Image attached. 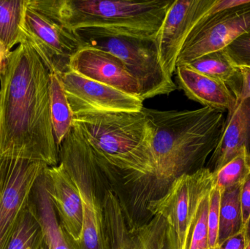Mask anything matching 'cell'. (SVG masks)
<instances>
[{
    "mask_svg": "<svg viewBox=\"0 0 250 249\" xmlns=\"http://www.w3.org/2000/svg\"><path fill=\"white\" fill-rule=\"evenodd\" d=\"M152 134L154 171L141 188L148 196L166 194L173 181L205 168L226 127L224 111L203 107L196 110L159 111L144 107ZM143 186V185H142Z\"/></svg>",
    "mask_w": 250,
    "mask_h": 249,
    "instance_id": "2",
    "label": "cell"
},
{
    "mask_svg": "<svg viewBox=\"0 0 250 249\" xmlns=\"http://www.w3.org/2000/svg\"><path fill=\"white\" fill-rule=\"evenodd\" d=\"M10 54L7 52L5 48H4V46L0 42V73L2 71L4 64H5L6 59H7V57H8Z\"/></svg>",
    "mask_w": 250,
    "mask_h": 249,
    "instance_id": "33",
    "label": "cell"
},
{
    "mask_svg": "<svg viewBox=\"0 0 250 249\" xmlns=\"http://www.w3.org/2000/svg\"><path fill=\"white\" fill-rule=\"evenodd\" d=\"M73 115L91 113L141 112L144 101L68 70L59 75Z\"/></svg>",
    "mask_w": 250,
    "mask_h": 249,
    "instance_id": "11",
    "label": "cell"
},
{
    "mask_svg": "<svg viewBox=\"0 0 250 249\" xmlns=\"http://www.w3.org/2000/svg\"><path fill=\"white\" fill-rule=\"evenodd\" d=\"M221 191L213 186L209 192V207L208 213V245L210 249L217 247L220 222V204Z\"/></svg>",
    "mask_w": 250,
    "mask_h": 249,
    "instance_id": "27",
    "label": "cell"
},
{
    "mask_svg": "<svg viewBox=\"0 0 250 249\" xmlns=\"http://www.w3.org/2000/svg\"><path fill=\"white\" fill-rule=\"evenodd\" d=\"M240 200L245 228L250 216V172L241 184Z\"/></svg>",
    "mask_w": 250,
    "mask_h": 249,
    "instance_id": "29",
    "label": "cell"
},
{
    "mask_svg": "<svg viewBox=\"0 0 250 249\" xmlns=\"http://www.w3.org/2000/svg\"><path fill=\"white\" fill-rule=\"evenodd\" d=\"M250 172V157L246 149L217 172L213 173L214 186L220 191L241 185Z\"/></svg>",
    "mask_w": 250,
    "mask_h": 249,
    "instance_id": "24",
    "label": "cell"
},
{
    "mask_svg": "<svg viewBox=\"0 0 250 249\" xmlns=\"http://www.w3.org/2000/svg\"><path fill=\"white\" fill-rule=\"evenodd\" d=\"M244 231H245V236H246L247 241L248 243L250 239V216L245 228H244Z\"/></svg>",
    "mask_w": 250,
    "mask_h": 249,
    "instance_id": "34",
    "label": "cell"
},
{
    "mask_svg": "<svg viewBox=\"0 0 250 249\" xmlns=\"http://www.w3.org/2000/svg\"><path fill=\"white\" fill-rule=\"evenodd\" d=\"M246 249H250V241H248V245H247Z\"/></svg>",
    "mask_w": 250,
    "mask_h": 249,
    "instance_id": "37",
    "label": "cell"
},
{
    "mask_svg": "<svg viewBox=\"0 0 250 249\" xmlns=\"http://www.w3.org/2000/svg\"><path fill=\"white\" fill-rule=\"evenodd\" d=\"M59 165L50 108V72L29 44L14 48L0 73V161Z\"/></svg>",
    "mask_w": 250,
    "mask_h": 249,
    "instance_id": "1",
    "label": "cell"
},
{
    "mask_svg": "<svg viewBox=\"0 0 250 249\" xmlns=\"http://www.w3.org/2000/svg\"><path fill=\"white\" fill-rule=\"evenodd\" d=\"M39 249H50L49 246L48 245V244H47L46 241H44L43 244L41 245V247H40Z\"/></svg>",
    "mask_w": 250,
    "mask_h": 249,
    "instance_id": "35",
    "label": "cell"
},
{
    "mask_svg": "<svg viewBox=\"0 0 250 249\" xmlns=\"http://www.w3.org/2000/svg\"><path fill=\"white\" fill-rule=\"evenodd\" d=\"M45 164L23 159H2L0 194V249H7L18 220L27 206L31 192L42 175Z\"/></svg>",
    "mask_w": 250,
    "mask_h": 249,
    "instance_id": "10",
    "label": "cell"
},
{
    "mask_svg": "<svg viewBox=\"0 0 250 249\" xmlns=\"http://www.w3.org/2000/svg\"><path fill=\"white\" fill-rule=\"evenodd\" d=\"M215 0H174L156 38L162 65L173 77L179 53L192 29L204 18L214 13Z\"/></svg>",
    "mask_w": 250,
    "mask_h": 249,
    "instance_id": "12",
    "label": "cell"
},
{
    "mask_svg": "<svg viewBox=\"0 0 250 249\" xmlns=\"http://www.w3.org/2000/svg\"><path fill=\"white\" fill-rule=\"evenodd\" d=\"M213 186V173L204 168L179 177L164 195L147 204V209L153 216H161L172 228L177 249H188L189 232L198 206Z\"/></svg>",
    "mask_w": 250,
    "mask_h": 249,
    "instance_id": "7",
    "label": "cell"
},
{
    "mask_svg": "<svg viewBox=\"0 0 250 249\" xmlns=\"http://www.w3.org/2000/svg\"><path fill=\"white\" fill-rule=\"evenodd\" d=\"M82 47H92L119 58L138 82L143 101L174 92L177 86L165 71L155 39L125 36H104L78 33Z\"/></svg>",
    "mask_w": 250,
    "mask_h": 249,
    "instance_id": "6",
    "label": "cell"
},
{
    "mask_svg": "<svg viewBox=\"0 0 250 249\" xmlns=\"http://www.w3.org/2000/svg\"><path fill=\"white\" fill-rule=\"evenodd\" d=\"M44 241L42 227L27 204L19 216L6 249H39Z\"/></svg>",
    "mask_w": 250,
    "mask_h": 249,
    "instance_id": "23",
    "label": "cell"
},
{
    "mask_svg": "<svg viewBox=\"0 0 250 249\" xmlns=\"http://www.w3.org/2000/svg\"><path fill=\"white\" fill-rule=\"evenodd\" d=\"M247 245L245 231L242 230L217 245L214 249H246Z\"/></svg>",
    "mask_w": 250,
    "mask_h": 249,
    "instance_id": "30",
    "label": "cell"
},
{
    "mask_svg": "<svg viewBox=\"0 0 250 249\" xmlns=\"http://www.w3.org/2000/svg\"><path fill=\"white\" fill-rule=\"evenodd\" d=\"M50 108L54 138L60 146L73 127V114L60 76L50 73Z\"/></svg>",
    "mask_w": 250,
    "mask_h": 249,
    "instance_id": "21",
    "label": "cell"
},
{
    "mask_svg": "<svg viewBox=\"0 0 250 249\" xmlns=\"http://www.w3.org/2000/svg\"><path fill=\"white\" fill-rule=\"evenodd\" d=\"M185 64L201 74L226 83L237 99L242 76L239 67L230 59L226 49L206 54Z\"/></svg>",
    "mask_w": 250,
    "mask_h": 249,
    "instance_id": "19",
    "label": "cell"
},
{
    "mask_svg": "<svg viewBox=\"0 0 250 249\" xmlns=\"http://www.w3.org/2000/svg\"><path fill=\"white\" fill-rule=\"evenodd\" d=\"M43 172L32 188L28 206L39 221L50 249H79L76 241L67 235L60 225L47 192Z\"/></svg>",
    "mask_w": 250,
    "mask_h": 249,
    "instance_id": "17",
    "label": "cell"
},
{
    "mask_svg": "<svg viewBox=\"0 0 250 249\" xmlns=\"http://www.w3.org/2000/svg\"><path fill=\"white\" fill-rule=\"evenodd\" d=\"M174 0H27V5L73 32L156 39Z\"/></svg>",
    "mask_w": 250,
    "mask_h": 249,
    "instance_id": "3",
    "label": "cell"
},
{
    "mask_svg": "<svg viewBox=\"0 0 250 249\" xmlns=\"http://www.w3.org/2000/svg\"><path fill=\"white\" fill-rule=\"evenodd\" d=\"M240 194L241 185L221 191L217 246L244 230Z\"/></svg>",
    "mask_w": 250,
    "mask_h": 249,
    "instance_id": "22",
    "label": "cell"
},
{
    "mask_svg": "<svg viewBox=\"0 0 250 249\" xmlns=\"http://www.w3.org/2000/svg\"><path fill=\"white\" fill-rule=\"evenodd\" d=\"M246 149L250 157V99L236 104L228 114L226 127L207 167L212 173Z\"/></svg>",
    "mask_w": 250,
    "mask_h": 249,
    "instance_id": "16",
    "label": "cell"
},
{
    "mask_svg": "<svg viewBox=\"0 0 250 249\" xmlns=\"http://www.w3.org/2000/svg\"><path fill=\"white\" fill-rule=\"evenodd\" d=\"M209 193L201 200L189 232L188 249H209L208 213Z\"/></svg>",
    "mask_w": 250,
    "mask_h": 249,
    "instance_id": "26",
    "label": "cell"
},
{
    "mask_svg": "<svg viewBox=\"0 0 250 249\" xmlns=\"http://www.w3.org/2000/svg\"><path fill=\"white\" fill-rule=\"evenodd\" d=\"M69 70L140 98L138 82L117 57L106 51L82 47L70 59Z\"/></svg>",
    "mask_w": 250,
    "mask_h": 249,
    "instance_id": "13",
    "label": "cell"
},
{
    "mask_svg": "<svg viewBox=\"0 0 250 249\" xmlns=\"http://www.w3.org/2000/svg\"><path fill=\"white\" fill-rule=\"evenodd\" d=\"M47 192L57 212L59 221L67 235L78 242L83 230V206L80 194L64 168L47 167L44 171Z\"/></svg>",
    "mask_w": 250,
    "mask_h": 249,
    "instance_id": "14",
    "label": "cell"
},
{
    "mask_svg": "<svg viewBox=\"0 0 250 249\" xmlns=\"http://www.w3.org/2000/svg\"><path fill=\"white\" fill-rule=\"evenodd\" d=\"M114 190L108 188L103 201V249H132L133 229L127 225L128 215Z\"/></svg>",
    "mask_w": 250,
    "mask_h": 249,
    "instance_id": "18",
    "label": "cell"
},
{
    "mask_svg": "<svg viewBox=\"0 0 250 249\" xmlns=\"http://www.w3.org/2000/svg\"><path fill=\"white\" fill-rule=\"evenodd\" d=\"M174 74L178 86L191 100L204 107L228 111L229 114L234 110L236 97L223 82L201 74L185 64L176 66Z\"/></svg>",
    "mask_w": 250,
    "mask_h": 249,
    "instance_id": "15",
    "label": "cell"
},
{
    "mask_svg": "<svg viewBox=\"0 0 250 249\" xmlns=\"http://www.w3.org/2000/svg\"><path fill=\"white\" fill-rule=\"evenodd\" d=\"M250 34V0L247 4L208 15L192 29L185 41L176 66L227 48Z\"/></svg>",
    "mask_w": 250,
    "mask_h": 249,
    "instance_id": "8",
    "label": "cell"
},
{
    "mask_svg": "<svg viewBox=\"0 0 250 249\" xmlns=\"http://www.w3.org/2000/svg\"></svg>",
    "mask_w": 250,
    "mask_h": 249,
    "instance_id": "38",
    "label": "cell"
},
{
    "mask_svg": "<svg viewBox=\"0 0 250 249\" xmlns=\"http://www.w3.org/2000/svg\"><path fill=\"white\" fill-rule=\"evenodd\" d=\"M225 49L236 67H250V34L238 38Z\"/></svg>",
    "mask_w": 250,
    "mask_h": 249,
    "instance_id": "28",
    "label": "cell"
},
{
    "mask_svg": "<svg viewBox=\"0 0 250 249\" xmlns=\"http://www.w3.org/2000/svg\"><path fill=\"white\" fill-rule=\"evenodd\" d=\"M167 230L166 219L154 216L148 223L134 228L132 249H160Z\"/></svg>",
    "mask_w": 250,
    "mask_h": 249,
    "instance_id": "25",
    "label": "cell"
},
{
    "mask_svg": "<svg viewBox=\"0 0 250 249\" xmlns=\"http://www.w3.org/2000/svg\"><path fill=\"white\" fill-rule=\"evenodd\" d=\"M73 126L114 175L142 185L151 178L152 134L143 110L79 114Z\"/></svg>",
    "mask_w": 250,
    "mask_h": 249,
    "instance_id": "4",
    "label": "cell"
},
{
    "mask_svg": "<svg viewBox=\"0 0 250 249\" xmlns=\"http://www.w3.org/2000/svg\"><path fill=\"white\" fill-rule=\"evenodd\" d=\"M59 164L65 170L80 194L83 230L79 249H103V201L106 174L84 137L73 126L59 146Z\"/></svg>",
    "mask_w": 250,
    "mask_h": 249,
    "instance_id": "5",
    "label": "cell"
},
{
    "mask_svg": "<svg viewBox=\"0 0 250 249\" xmlns=\"http://www.w3.org/2000/svg\"><path fill=\"white\" fill-rule=\"evenodd\" d=\"M1 187H2V172H1V168H0V194H1Z\"/></svg>",
    "mask_w": 250,
    "mask_h": 249,
    "instance_id": "36",
    "label": "cell"
},
{
    "mask_svg": "<svg viewBox=\"0 0 250 249\" xmlns=\"http://www.w3.org/2000/svg\"><path fill=\"white\" fill-rule=\"evenodd\" d=\"M160 249H177L174 232L168 225H167V232Z\"/></svg>",
    "mask_w": 250,
    "mask_h": 249,
    "instance_id": "32",
    "label": "cell"
},
{
    "mask_svg": "<svg viewBox=\"0 0 250 249\" xmlns=\"http://www.w3.org/2000/svg\"><path fill=\"white\" fill-rule=\"evenodd\" d=\"M26 0H0V42L9 54L26 40Z\"/></svg>",
    "mask_w": 250,
    "mask_h": 249,
    "instance_id": "20",
    "label": "cell"
},
{
    "mask_svg": "<svg viewBox=\"0 0 250 249\" xmlns=\"http://www.w3.org/2000/svg\"><path fill=\"white\" fill-rule=\"evenodd\" d=\"M26 41L51 73L68 71L70 59L82 48L74 32L27 5L25 13Z\"/></svg>",
    "mask_w": 250,
    "mask_h": 249,
    "instance_id": "9",
    "label": "cell"
},
{
    "mask_svg": "<svg viewBox=\"0 0 250 249\" xmlns=\"http://www.w3.org/2000/svg\"></svg>",
    "mask_w": 250,
    "mask_h": 249,
    "instance_id": "39",
    "label": "cell"
},
{
    "mask_svg": "<svg viewBox=\"0 0 250 249\" xmlns=\"http://www.w3.org/2000/svg\"><path fill=\"white\" fill-rule=\"evenodd\" d=\"M242 76V84L240 91L236 99V104L250 99V68L246 67H238Z\"/></svg>",
    "mask_w": 250,
    "mask_h": 249,
    "instance_id": "31",
    "label": "cell"
}]
</instances>
